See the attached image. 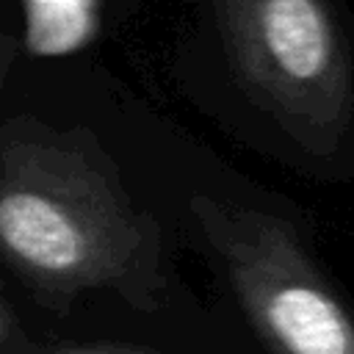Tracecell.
<instances>
[{
    "label": "cell",
    "mask_w": 354,
    "mask_h": 354,
    "mask_svg": "<svg viewBox=\"0 0 354 354\" xmlns=\"http://www.w3.org/2000/svg\"><path fill=\"white\" fill-rule=\"evenodd\" d=\"M0 254L55 299L105 288L155 310L166 288L158 221L111 158L91 136L33 119L0 130Z\"/></svg>",
    "instance_id": "6da1fadb"
},
{
    "label": "cell",
    "mask_w": 354,
    "mask_h": 354,
    "mask_svg": "<svg viewBox=\"0 0 354 354\" xmlns=\"http://www.w3.org/2000/svg\"><path fill=\"white\" fill-rule=\"evenodd\" d=\"M8 337H11V315L0 299V354H8Z\"/></svg>",
    "instance_id": "8992f818"
},
{
    "label": "cell",
    "mask_w": 354,
    "mask_h": 354,
    "mask_svg": "<svg viewBox=\"0 0 354 354\" xmlns=\"http://www.w3.org/2000/svg\"><path fill=\"white\" fill-rule=\"evenodd\" d=\"M246 94L307 152L329 158L354 116V66L329 0H213Z\"/></svg>",
    "instance_id": "7a4b0ae2"
},
{
    "label": "cell",
    "mask_w": 354,
    "mask_h": 354,
    "mask_svg": "<svg viewBox=\"0 0 354 354\" xmlns=\"http://www.w3.org/2000/svg\"><path fill=\"white\" fill-rule=\"evenodd\" d=\"M58 354H160L149 348H124V346H88V348H66Z\"/></svg>",
    "instance_id": "5b68a950"
},
{
    "label": "cell",
    "mask_w": 354,
    "mask_h": 354,
    "mask_svg": "<svg viewBox=\"0 0 354 354\" xmlns=\"http://www.w3.org/2000/svg\"><path fill=\"white\" fill-rule=\"evenodd\" d=\"M188 210L274 354H354V315L288 218L207 194L191 196Z\"/></svg>",
    "instance_id": "3957f363"
},
{
    "label": "cell",
    "mask_w": 354,
    "mask_h": 354,
    "mask_svg": "<svg viewBox=\"0 0 354 354\" xmlns=\"http://www.w3.org/2000/svg\"><path fill=\"white\" fill-rule=\"evenodd\" d=\"M17 39L11 33H0V86L6 80V75L11 72L14 66V58H17Z\"/></svg>",
    "instance_id": "277c9868"
}]
</instances>
